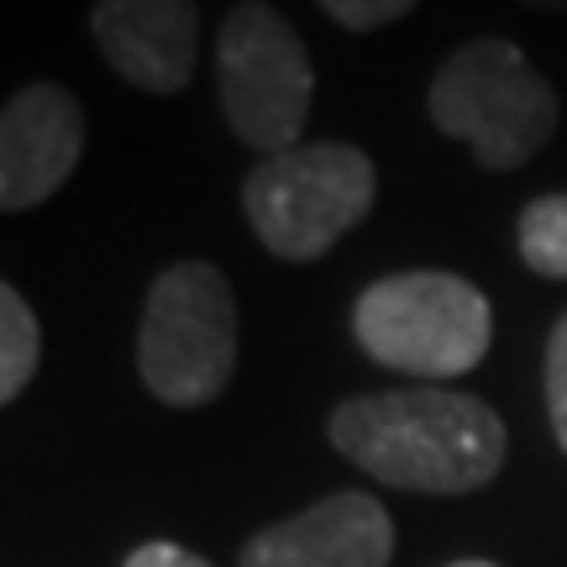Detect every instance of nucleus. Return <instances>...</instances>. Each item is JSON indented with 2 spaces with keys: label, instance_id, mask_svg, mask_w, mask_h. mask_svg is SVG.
Listing matches in <instances>:
<instances>
[{
  "label": "nucleus",
  "instance_id": "obj_3",
  "mask_svg": "<svg viewBox=\"0 0 567 567\" xmlns=\"http://www.w3.org/2000/svg\"><path fill=\"white\" fill-rule=\"evenodd\" d=\"M352 337L373 363L415 379H457L484 363L494 342V310L484 289L446 268H410L368 284L352 305Z\"/></svg>",
  "mask_w": 567,
  "mask_h": 567
},
{
  "label": "nucleus",
  "instance_id": "obj_5",
  "mask_svg": "<svg viewBox=\"0 0 567 567\" xmlns=\"http://www.w3.org/2000/svg\"><path fill=\"white\" fill-rule=\"evenodd\" d=\"M142 384L174 410L210 405L237 373V295L216 264H168L137 321Z\"/></svg>",
  "mask_w": 567,
  "mask_h": 567
},
{
  "label": "nucleus",
  "instance_id": "obj_2",
  "mask_svg": "<svg viewBox=\"0 0 567 567\" xmlns=\"http://www.w3.org/2000/svg\"><path fill=\"white\" fill-rule=\"evenodd\" d=\"M425 116L442 137L467 142V153L494 168H526L557 132V90L509 38H467L452 48L425 90Z\"/></svg>",
  "mask_w": 567,
  "mask_h": 567
},
{
  "label": "nucleus",
  "instance_id": "obj_11",
  "mask_svg": "<svg viewBox=\"0 0 567 567\" xmlns=\"http://www.w3.org/2000/svg\"><path fill=\"white\" fill-rule=\"evenodd\" d=\"M520 258L542 279H567V195H542L520 210Z\"/></svg>",
  "mask_w": 567,
  "mask_h": 567
},
{
  "label": "nucleus",
  "instance_id": "obj_1",
  "mask_svg": "<svg viewBox=\"0 0 567 567\" xmlns=\"http://www.w3.org/2000/svg\"><path fill=\"white\" fill-rule=\"evenodd\" d=\"M326 436L368 478L410 494H473L505 467V421L463 389L421 384L342 400Z\"/></svg>",
  "mask_w": 567,
  "mask_h": 567
},
{
  "label": "nucleus",
  "instance_id": "obj_16",
  "mask_svg": "<svg viewBox=\"0 0 567 567\" xmlns=\"http://www.w3.org/2000/svg\"><path fill=\"white\" fill-rule=\"evenodd\" d=\"M452 567H499V563H478V557H467V563H452Z\"/></svg>",
  "mask_w": 567,
  "mask_h": 567
},
{
  "label": "nucleus",
  "instance_id": "obj_10",
  "mask_svg": "<svg viewBox=\"0 0 567 567\" xmlns=\"http://www.w3.org/2000/svg\"><path fill=\"white\" fill-rule=\"evenodd\" d=\"M42 363V331L17 284H0V400L11 405Z\"/></svg>",
  "mask_w": 567,
  "mask_h": 567
},
{
  "label": "nucleus",
  "instance_id": "obj_9",
  "mask_svg": "<svg viewBox=\"0 0 567 567\" xmlns=\"http://www.w3.org/2000/svg\"><path fill=\"white\" fill-rule=\"evenodd\" d=\"M394 520L373 494H331L289 520L264 526L237 567H389Z\"/></svg>",
  "mask_w": 567,
  "mask_h": 567
},
{
  "label": "nucleus",
  "instance_id": "obj_7",
  "mask_svg": "<svg viewBox=\"0 0 567 567\" xmlns=\"http://www.w3.org/2000/svg\"><path fill=\"white\" fill-rule=\"evenodd\" d=\"M84 111L80 95L53 80L17 90L0 111V205L32 210L59 195L63 179L80 168Z\"/></svg>",
  "mask_w": 567,
  "mask_h": 567
},
{
  "label": "nucleus",
  "instance_id": "obj_4",
  "mask_svg": "<svg viewBox=\"0 0 567 567\" xmlns=\"http://www.w3.org/2000/svg\"><path fill=\"white\" fill-rule=\"evenodd\" d=\"M373 158L352 142H300L243 179L252 237L284 264H316L373 210Z\"/></svg>",
  "mask_w": 567,
  "mask_h": 567
},
{
  "label": "nucleus",
  "instance_id": "obj_15",
  "mask_svg": "<svg viewBox=\"0 0 567 567\" xmlns=\"http://www.w3.org/2000/svg\"><path fill=\"white\" fill-rule=\"evenodd\" d=\"M520 6H530V11H567V0H520Z\"/></svg>",
  "mask_w": 567,
  "mask_h": 567
},
{
  "label": "nucleus",
  "instance_id": "obj_13",
  "mask_svg": "<svg viewBox=\"0 0 567 567\" xmlns=\"http://www.w3.org/2000/svg\"><path fill=\"white\" fill-rule=\"evenodd\" d=\"M547 415L557 431V446L567 452V316L551 326L547 342Z\"/></svg>",
  "mask_w": 567,
  "mask_h": 567
},
{
  "label": "nucleus",
  "instance_id": "obj_12",
  "mask_svg": "<svg viewBox=\"0 0 567 567\" xmlns=\"http://www.w3.org/2000/svg\"><path fill=\"white\" fill-rule=\"evenodd\" d=\"M316 6H321L337 27H347V32H379L389 21L410 17L421 0H316Z\"/></svg>",
  "mask_w": 567,
  "mask_h": 567
},
{
  "label": "nucleus",
  "instance_id": "obj_14",
  "mask_svg": "<svg viewBox=\"0 0 567 567\" xmlns=\"http://www.w3.org/2000/svg\"><path fill=\"white\" fill-rule=\"evenodd\" d=\"M126 567H210L205 557H195L189 547H174V542H147L126 557Z\"/></svg>",
  "mask_w": 567,
  "mask_h": 567
},
{
  "label": "nucleus",
  "instance_id": "obj_8",
  "mask_svg": "<svg viewBox=\"0 0 567 567\" xmlns=\"http://www.w3.org/2000/svg\"><path fill=\"white\" fill-rule=\"evenodd\" d=\"M90 38L132 90L174 95L195 74L200 6L195 0H95Z\"/></svg>",
  "mask_w": 567,
  "mask_h": 567
},
{
  "label": "nucleus",
  "instance_id": "obj_6",
  "mask_svg": "<svg viewBox=\"0 0 567 567\" xmlns=\"http://www.w3.org/2000/svg\"><path fill=\"white\" fill-rule=\"evenodd\" d=\"M216 90H221L226 126L252 153H289L300 147L316 101V63L305 38L268 0H237L216 27Z\"/></svg>",
  "mask_w": 567,
  "mask_h": 567
}]
</instances>
